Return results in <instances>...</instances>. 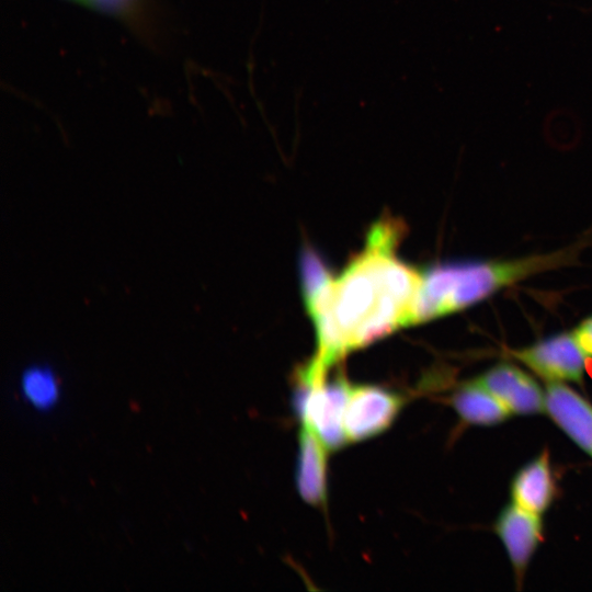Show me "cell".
Instances as JSON below:
<instances>
[{"label":"cell","instance_id":"5b68a950","mask_svg":"<svg viewBox=\"0 0 592 592\" xmlns=\"http://www.w3.org/2000/svg\"><path fill=\"white\" fill-rule=\"evenodd\" d=\"M403 397L371 385H351L344 411L348 443L358 442L384 432L398 415Z\"/></svg>","mask_w":592,"mask_h":592},{"label":"cell","instance_id":"8992f818","mask_svg":"<svg viewBox=\"0 0 592 592\" xmlns=\"http://www.w3.org/2000/svg\"><path fill=\"white\" fill-rule=\"evenodd\" d=\"M477 380L486 387L512 414H536L545 409V391L522 368L510 363H498Z\"/></svg>","mask_w":592,"mask_h":592},{"label":"cell","instance_id":"ba28073f","mask_svg":"<svg viewBox=\"0 0 592 592\" xmlns=\"http://www.w3.org/2000/svg\"><path fill=\"white\" fill-rule=\"evenodd\" d=\"M545 412L582 451L592 455V405L565 383H549Z\"/></svg>","mask_w":592,"mask_h":592},{"label":"cell","instance_id":"4fadbf2b","mask_svg":"<svg viewBox=\"0 0 592 592\" xmlns=\"http://www.w3.org/2000/svg\"><path fill=\"white\" fill-rule=\"evenodd\" d=\"M572 332L588 357H592V316L582 320Z\"/></svg>","mask_w":592,"mask_h":592},{"label":"cell","instance_id":"7c38bea8","mask_svg":"<svg viewBox=\"0 0 592 592\" xmlns=\"http://www.w3.org/2000/svg\"><path fill=\"white\" fill-rule=\"evenodd\" d=\"M24 398L36 409H50L59 397L58 380L53 371L43 365L25 369L21 377Z\"/></svg>","mask_w":592,"mask_h":592},{"label":"cell","instance_id":"3957f363","mask_svg":"<svg viewBox=\"0 0 592 592\" xmlns=\"http://www.w3.org/2000/svg\"><path fill=\"white\" fill-rule=\"evenodd\" d=\"M296 409L301 425L311 430L329 451L348 443L344 411L351 384L342 376L315 384H299Z\"/></svg>","mask_w":592,"mask_h":592},{"label":"cell","instance_id":"9c48e42d","mask_svg":"<svg viewBox=\"0 0 592 592\" xmlns=\"http://www.w3.org/2000/svg\"><path fill=\"white\" fill-rule=\"evenodd\" d=\"M555 494L556 483L547 451L524 465L511 483L513 503L537 515L550 506Z\"/></svg>","mask_w":592,"mask_h":592},{"label":"cell","instance_id":"8fae6325","mask_svg":"<svg viewBox=\"0 0 592 592\" xmlns=\"http://www.w3.org/2000/svg\"><path fill=\"white\" fill-rule=\"evenodd\" d=\"M451 403L460 419L473 425H496L511 414L477 379L457 388Z\"/></svg>","mask_w":592,"mask_h":592},{"label":"cell","instance_id":"6da1fadb","mask_svg":"<svg viewBox=\"0 0 592 592\" xmlns=\"http://www.w3.org/2000/svg\"><path fill=\"white\" fill-rule=\"evenodd\" d=\"M402 231L395 219L377 223L365 248L338 277L329 274L304 291L317 338L309 369L327 374L349 352L417 323L422 272L396 257Z\"/></svg>","mask_w":592,"mask_h":592},{"label":"cell","instance_id":"52a82bcc","mask_svg":"<svg viewBox=\"0 0 592 592\" xmlns=\"http://www.w3.org/2000/svg\"><path fill=\"white\" fill-rule=\"evenodd\" d=\"M494 530L502 540L515 576L521 582L530 560L543 539L540 517L512 503L502 510L494 524Z\"/></svg>","mask_w":592,"mask_h":592},{"label":"cell","instance_id":"277c9868","mask_svg":"<svg viewBox=\"0 0 592 592\" xmlns=\"http://www.w3.org/2000/svg\"><path fill=\"white\" fill-rule=\"evenodd\" d=\"M510 353L548 383H580L589 358L572 331L544 338Z\"/></svg>","mask_w":592,"mask_h":592},{"label":"cell","instance_id":"5bb4252c","mask_svg":"<svg viewBox=\"0 0 592 592\" xmlns=\"http://www.w3.org/2000/svg\"><path fill=\"white\" fill-rule=\"evenodd\" d=\"M81 2L102 8H119L125 0H79Z\"/></svg>","mask_w":592,"mask_h":592},{"label":"cell","instance_id":"7a4b0ae2","mask_svg":"<svg viewBox=\"0 0 592 592\" xmlns=\"http://www.w3.org/2000/svg\"><path fill=\"white\" fill-rule=\"evenodd\" d=\"M579 244L555 252L509 260H463L422 272L417 323L464 310L540 272L569 264Z\"/></svg>","mask_w":592,"mask_h":592},{"label":"cell","instance_id":"30bf717a","mask_svg":"<svg viewBox=\"0 0 592 592\" xmlns=\"http://www.w3.org/2000/svg\"><path fill=\"white\" fill-rule=\"evenodd\" d=\"M296 482L299 496L311 505H321L327 498V453L321 440L306 426L299 431Z\"/></svg>","mask_w":592,"mask_h":592}]
</instances>
